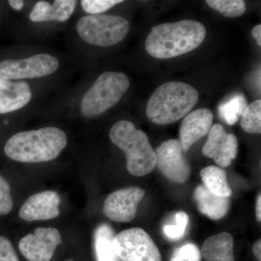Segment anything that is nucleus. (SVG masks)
Wrapping results in <instances>:
<instances>
[{"label": "nucleus", "instance_id": "1", "mask_svg": "<svg viewBox=\"0 0 261 261\" xmlns=\"http://www.w3.org/2000/svg\"><path fill=\"white\" fill-rule=\"evenodd\" d=\"M205 36V27L196 20L163 23L152 27L146 39V50L158 59L173 58L198 47Z\"/></svg>", "mask_w": 261, "mask_h": 261}, {"label": "nucleus", "instance_id": "2", "mask_svg": "<svg viewBox=\"0 0 261 261\" xmlns=\"http://www.w3.org/2000/svg\"><path fill=\"white\" fill-rule=\"evenodd\" d=\"M66 134L56 127L18 132L7 141L5 152L10 159L22 163H44L56 159L65 148Z\"/></svg>", "mask_w": 261, "mask_h": 261}, {"label": "nucleus", "instance_id": "3", "mask_svg": "<svg viewBox=\"0 0 261 261\" xmlns=\"http://www.w3.org/2000/svg\"><path fill=\"white\" fill-rule=\"evenodd\" d=\"M198 99V92L190 84L168 82L160 86L149 98L147 116L156 124H170L187 116Z\"/></svg>", "mask_w": 261, "mask_h": 261}, {"label": "nucleus", "instance_id": "4", "mask_svg": "<svg viewBox=\"0 0 261 261\" xmlns=\"http://www.w3.org/2000/svg\"><path fill=\"white\" fill-rule=\"evenodd\" d=\"M109 137L126 154V168L130 174L144 176L153 171L157 161L155 152L147 135L137 129L133 123L126 120L116 122Z\"/></svg>", "mask_w": 261, "mask_h": 261}, {"label": "nucleus", "instance_id": "5", "mask_svg": "<svg viewBox=\"0 0 261 261\" xmlns=\"http://www.w3.org/2000/svg\"><path fill=\"white\" fill-rule=\"evenodd\" d=\"M129 79L119 72H106L98 77L81 102V113L86 118L102 114L121 100L128 88Z\"/></svg>", "mask_w": 261, "mask_h": 261}, {"label": "nucleus", "instance_id": "6", "mask_svg": "<svg viewBox=\"0 0 261 261\" xmlns=\"http://www.w3.org/2000/svg\"><path fill=\"white\" fill-rule=\"evenodd\" d=\"M129 29L128 20L118 15H87L76 23L77 32L84 42L102 47L121 42Z\"/></svg>", "mask_w": 261, "mask_h": 261}, {"label": "nucleus", "instance_id": "7", "mask_svg": "<svg viewBox=\"0 0 261 261\" xmlns=\"http://www.w3.org/2000/svg\"><path fill=\"white\" fill-rule=\"evenodd\" d=\"M113 245L122 261H162L157 245L142 228L122 231L114 237Z\"/></svg>", "mask_w": 261, "mask_h": 261}, {"label": "nucleus", "instance_id": "8", "mask_svg": "<svg viewBox=\"0 0 261 261\" xmlns=\"http://www.w3.org/2000/svg\"><path fill=\"white\" fill-rule=\"evenodd\" d=\"M59 61L49 54H38L22 60L0 62V80L35 79L53 74L59 68Z\"/></svg>", "mask_w": 261, "mask_h": 261}, {"label": "nucleus", "instance_id": "9", "mask_svg": "<svg viewBox=\"0 0 261 261\" xmlns=\"http://www.w3.org/2000/svg\"><path fill=\"white\" fill-rule=\"evenodd\" d=\"M60 231L56 228H37L19 242L20 252L29 261H50L57 247L61 245Z\"/></svg>", "mask_w": 261, "mask_h": 261}, {"label": "nucleus", "instance_id": "10", "mask_svg": "<svg viewBox=\"0 0 261 261\" xmlns=\"http://www.w3.org/2000/svg\"><path fill=\"white\" fill-rule=\"evenodd\" d=\"M145 195V190L137 187L117 190L105 200L103 214L116 222H130L135 219L139 204Z\"/></svg>", "mask_w": 261, "mask_h": 261}, {"label": "nucleus", "instance_id": "11", "mask_svg": "<svg viewBox=\"0 0 261 261\" xmlns=\"http://www.w3.org/2000/svg\"><path fill=\"white\" fill-rule=\"evenodd\" d=\"M156 166L161 173L175 183L183 184L190 175V167L183 154L179 141L163 142L156 149Z\"/></svg>", "mask_w": 261, "mask_h": 261}, {"label": "nucleus", "instance_id": "12", "mask_svg": "<svg viewBox=\"0 0 261 261\" xmlns=\"http://www.w3.org/2000/svg\"><path fill=\"white\" fill-rule=\"evenodd\" d=\"M238 139L232 134H227L219 123L211 127L208 137L202 148V153L213 159L218 166L226 168L231 165L238 154Z\"/></svg>", "mask_w": 261, "mask_h": 261}, {"label": "nucleus", "instance_id": "13", "mask_svg": "<svg viewBox=\"0 0 261 261\" xmlns=\"http://www.w3.org/2000/svg\"><path fill=\"white\" fill-rule=\"evenodd\" d=\"M61 196L58 192L47 190L31 196L19 211L20 219L27 221H44L60 215Z\"/></svg>", "mask_w": 261, "mask_h": 261}, {"label": "nucleus", "instance_id": "14", "mask_svg": "<svg viewBox=\"0 0 261 261\" xmlns=\"http://www.w3.org/2000/svg\"><path fill=\"white\" fill-rule=\"evenodd\" d=\"M214 115L209 109L201 108L189 113L180 127L182 150L187 152L195 142L207 135L213 124Z\"/></svg>", "mask_w": 261, "mask_h": 261}, {"label": "nucleus", "instance_id": "15", "mask_svg": "<svg viewBox=\"0 0 261 261\" xmlns=\"http://www.w3.org/2000/svg\"><path fill=\"white\" fill-rule=\"evenodd\" d=\"M32 97V89L27 82L0 80V114L21 109Z\"/></svg>", "mask_w": 261, "mask_h": 261}, {"label": "nucleus", "instance_id": "16", "mask_svg": "<svg viewBox=\"0 0 261 261\" xmlns=\"http://www.w3.org/2000/svg\"><path fill=\"white\" fill-rule=\"evenodd\" d=\"M75 0H56L54 4L45 1L38 2L29 15L33 22H65L73 15L76 6Z\"/></svg>", "mask_w": 261, "mask_h": 261}, {"label": "nucleus", "instance_id": "17", "mask_svg": "<svg viewBox=\"0 0 261 261\" xmlns=\"http://www.w3.org/2000/svg\"><path fill=\"white\" fill-rule=\"evenodd\" d=\"M194 196L199 211L209 219H221L229 210V197L215 195L204 185H200L195 189Z\"/></svg>", "mask_w": 261, "mask_h": 261}, {"label": "nucleus", "instance_id": "18", "mask_svg": "<svg viewBox=\"0 0 261 261\" xmlns=\"http://www.w3.org/2000/svg\"><path fill=\"white\" fill-rule=\"evenodd\" d=\"M201 255L207 261H234L233 237L226 232L213 235L204 242Z\"/></svg>", "mask_w": 261, "mask_h": 261}, {"label": "nucleus", "instance_id": "19", "mask_svg": "<svg viewBox=\"0 0 261 261\" xmlns=\"http://www.w3.org/2000/svg\"><path fill=\"white\" fill-rule=\"evenodd\" d=\"M114 232L108 224L98 226L94 233V247L97 261H121L113 248Z\"/></svg>", "mask_w": 261, "mask_h": 261}, {"label": "nucleus", "instance_id": "20", "mask_svg": "<svg viewBox=\"0 0 261 261\" xmlns=\"http://www.w3.org/2000/svg\"><path fill=\"white\" fill-rule=\"evenodd\" d=\"M204 186L215 195L229 197L231 190L228 186L226 171L218 166H207L200 171Z\"/></svg>", "mask_w": 261, "mask_h": 261}, {"label": "nucleus", "instance_id": "21", "mask_svg": "<svg viewBox=\"0 0 261 261\" xmlns=\"http://www.w3.org/2000/svg\"><path fill=\"white\" fill-rule=\"evenodd\" d=\"M247 107L246 98L242 94H235L221 103L219 116L230 126L235 124L243 116Z\"/></svg>", "mask_w": 261, "mask_h": 261}, {"label": "nucleus", "instance_id": "22", "mask_svg": "<svg viewBox=\"0 0 261 261\" xmlns=\"http://www.w3.org/2000/svg\"><path fill=\"white\" fill-rule=\"evenodd\" d=\"M241 126L247 133H261L260 99L247 106L241 117Z\"/></svg>", "mask_w": 261, "mask_h": 261}, {"label": "nucleus", "instance_id": "23", "mask_svg": "<svg viewBox=\"0 0 261 261\" xmlns=\"http://www.w3.org/2000/svg\"><path fill=\"white\" fill-rule=\"evenodd\" d=\"M206 3L228 18L241 16L246 11V5L243 0H207Z\"/></svg>", "mask_w": 261, "mask_h": 261}, {"label": "nucleus", "instance_id": "24", "mask_svg": "<svg viewBox=\"0 0 261 261\" xmlns=\"http://www.w3.org/2000/svg\"><path fill=\"white\" fill-rule=\"evenodd\" d=\"M189 216L184 211L175 215V224H166L163 226L164 234L170 240H178L183 238L189 224Z\"/></svg>", "mask_w": 261, "mask_h": 261}, {"label": "nucleus", "instance_id": "25", "mask_svg": "<svg viewBox=\"0 0 261 261\" xmlns=\"http://www.w3.org/2000/svg\"><path fill=\"white\" fill-rule=\"evenodd\" d=\"M200 249L193 243H187L175 249L170 261H200Z\"/></svg>", "mask_w": 261, "mask_h": 261}, {"label": "nucleus", "instance_id": "26", "mask_svg": "<svg viewBox=\"0 0 261 261\" xmlns=\"http://www.w3.org/2000/svg\"><path fill=\"white\" fill-rule=\"evenodd\" d=\"M121 3L123 1L119 0H83L81 2V4L86 13L90 15H99Z\"/></svg>", "mask_w": 261, "mask_h": 261}, {"label": "nucleus", "instance_id": "27", "mask_svg": "<svg viewBox=\"0 0 261 261\" xmlns=\"http://www.w3.org/2000/svg\"><path fill=\"white\" fill-rule=\"evenodd\" d=\"M13 206L10 184L3 176H0V216L9 214Z\"/></svg>", "mask_w": 261, "mask_h": 261}, {"label": "nucleus", "instance_id": "28", "mask_svg": "<svg viewBox=\"0 0 261 261\" xmlns=\"http://www.w3.org/2000/svg\"><path fill=\"white\" fill-rule=\"evenodd\" d=\"M0 261H20L8 239L0 236Z\"/></svg>", "mask_w": 261, "mask_h": 261}, {"label": "nucleus", "instance_id": "29", "mask_svg": "<svg viewBox=\"0 0 261 261\" xmlns=\"http://www.w3.org/2000/svg\"><path fill=\"white\" fill-rule=\"evenodd\" d=\"M252 36L253 38L256 39L257 45L259 47L261 46V25H255L252 31Z\"/></svg>", "mask_w": 261, "mask_h": 261}, {"label": "nucleus", "instance_id": "30", "mask_svg": "<svg viewBox=\"0 0 261 261\" xmlns=\"http://www.w3.org/2000/svg\"><path fill=\"white\" fill-rule=\"evenodd\" d=\"M252 252L254 255L259 261H261V240H257L252 246Z\"/></svg>", "mask_w": 261, "mask_h": 261}, {"label": "nucleus", "instance_id": "31", "mask_svg": "<svg viewBox=\"0 0 261 261\" xmlns=\"http://www.w3.org/2000/svg\"><path fill=\"white\" fill-rule=\"evenodd\" d=\"M9 5L15 10H20L23 8V2L19 0H10L8 1Z\"/></svg>", "mask_w": 261, "mask_h": 261}, {"label": "nucleus", "instance_id": "32", "mask_svg": "<svg viewBox=\"0 0 261 261\" xmlns=\"http://www.w3.org/2000/svg\"><path fill=\"white\" fill-rule=\"evenodd\" d=\"M256 219L258 222L261 221V196L259 194L257 196V202H256Z\"/></svg>", "mask_w": 261, "mask_h": 261}, {"label": "nucleus", "instance_id": "33", "mask_svg": "<svg viewBox=\"0 0 261 261\" xmlns=\"http://www.w3.org/2000/svg\"><path fill=\"white\" fill-rule=\"evenodd\" d=\"M66 261H74V260H66Z\"/></svg>", "mask_w": 261, "mask_h": 261}]
</instances>
